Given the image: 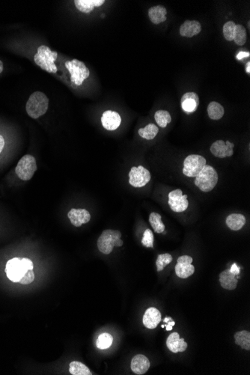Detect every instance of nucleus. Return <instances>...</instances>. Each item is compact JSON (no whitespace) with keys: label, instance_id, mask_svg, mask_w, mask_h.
<instances>
[{"label":"nucleus","instance_id":"1","mask_svg":"<svg viewBox=\"0 0 250 375\" xmlns=\"http://www.w3.org/2000/svg\"><path fill=\"white\" fill-rule=\"evenodd\" d=\"M33 261L29 258H12L6 264V275L12 282H19L29 270H33Z\"/></svg>","mask_w":250,"mask_h":375},{"label":"nucleus","instance_id":"2","mask_svg":"<svg viewBox=\"0 0 250 375\" xmlns=\"http://www.w3.org/2000/svg\"><path fill=\"white\" fill-rule=\"evenodd\" d=\"M49 107V99L47 95L42 92H36L30 95L26 110L27 114L33 119H39L44 116L48 111Z\"/></svg>","mask_w":250,"mask_h":375},{"label":"nucleus","instance_id":"3","mask_svg":"<svg viewBox=\"0 0 250 375\" xmlns=\"http://www.w3.org/2000/svg\"><path fill=\"white\" fill-rule=\"evenodd\" d=\"M57 57V52L51 51L48 46L42 45L38 48L37 54L34 57V61L38 66L48 73L56 74L58 71L55 65Z\"/></svg>","mask_w":250,"mask_h":375},{"label":"nucleus","instance_id":"4","mask_svg":"<svg viewBox=\"0 0 250 375\" xmlns=\"http://www.w3.org/2000/svg\"><path fill=\"white\" fill-rule=\"evenodd\" d=\"M121 237L122 233L118 230H104L98 240V247L100 252L109 255L113 252V248L122 246L124 243L121 240Z\"/></svg>","mask_w":250,"mask_h":375},{"label":"nucleus","instance_id":"5","mask_svg":"<svg viewBox=\"0 0 250 375\" xmlns=\"http://www.w3.org/2000/svg\"><path fill=\"white\" fill-rule=\"evenodd\" d=\"M217 182V172L209 165H205L201 169V172L195 177V186L204 193L213 190Z\"/></svg>","mask_w":250,"mask_h":375},{"label":"nucleus","instance_id":"6","mask_svg":"<svg viewBox=\"0 0 250 375\" xmlns=\"http://www.w3.org/2000/svg\"><path fill=\"white\" fill-rule=\"evenodd\" d=\"M36 170H37V163H36V158L30 154L24 155L18 162L15 168L16 175L22 181H30L33 178Z\"/></svg>","mask_w":250,"mask_h":375},{"label":"nucleus","instance_id":"7","mask_svg":"<svg viewBox=\"0 0 250 375\" xmlns=\"http://www.w3.org/2000/svg\"><path fill=\"white\" fill-rule=\"evenodd\" d=\"M65 67L71 75V80L77 86H80L85 80L90 75L89 69L83 62L78 60H73L65 63Z\"/></svg>","mask_w":250,"mask_h":375},{"label":"nucleus","instance_id":"8","mask_svg":"<svg viewBox=\"0 0 250 375\" xmlns=\"http://www.w3.org/2000/svg\"><path fill=\"white\" fill-rule=\"evenodd\" d=\"M205 165L206 160L202 156L191 154L184 160L183 173L185 176L189 178H195Z\"/></svg>","mask_w":250,"mask_h":375},{"label":"nucleus","instance_id":"9","mask_svg":"<svg viewBox=\"0 0 250 375\" xmlns=\"http://www.w3.org/2000/svg\"><path fill=\"white\" fill-rule=\"evenodd\" d=\"M151 180V174L148 169L142 166L132 167L129 172V183L133 187H145Z\"/></svg>","mask_w":250,"mask_h":375},{"label":"nucleus","instance_id":"10","mask_svg":"<svg viewBox=\"0 0 250 375\" xmlns=\"http://www.w3.org/2000/svg\"><path fill=\"white\" fill-rule=\"evenodd\" d=\"M171 209L174 212H184L189 206L187 195H183V192L180 189L170 192L168 200Z\"/></svg>","mask_w":250,"mask_h":375},{"label":"nucleus","instance_id":"11","mask_svg":"<svg viewBox=\"0 0 250 375\" xmlns=\"http://www.w3.org/2000/svg\"><path fill=\"white\" fill-rule=\"evenodd\" d=\"M193 261L192 257L188 255H182L178 259V263L175 266V273L181 279H187L192 276L195 272V267L192 265Z\"/></svg>","mask_w":250,"mask_h":375},{"label":"nucleus","instance_id":"12","mask_svg":"<svg viewBox=\"0 0 250 375\" xmlns=\"http://www.w3.org/2000/svg\"><path fill=\"white\" fill-rule=\"evenodd\" d=\"M103 127L107 131H115L122 123V118L117 112L107 110L101 117Z\"/></svg>","mask_w":250,"mask_h":375},{"label":"nucleus","instance_id":"13","mask_svg":"<svg viewBox=\"0 0 250 375\" xmlns=\"http://www.w3.org/2000/svg\"><path fill=\"white\" fill-rule=\"evenodd\" d=\"M161 313L157 308L151 307L145 311L143 316V324L148 329H153L157 327L161 321Z\"/></svg>","mask_w":250,"mask_h":375},{"label":"nucleus","instance_id":"14","mask_svg":"<svg viewBox=\"0 0 250 375\" xmlns=\"http://www.w3.org/2000/svg\"><path fill=\"white\" fill-rule=\"evenodd\" d=\"M68 218L73 225L80 227L89 223L91 220L90 213L85 209H71L68 214Z\"/></svg>","mask_w":250,"mask_h":375},{"label":"nucleus","instance_id":"15","mask_svg":"<svg viewBox=\"0 0 250 375\" xmlns=\"http://www.w3.org/2000/svg\"><path fill=\"white\" fill-rule=\"evenodd\" d=\"M150 361L146 356L142 354H138L132 359L131 367L132 371L136 374H144L149 369Z\"/></svg>","mask_w":250,"mask_h":375},{"label":"nucleus","instance_id":"16","mask_svg":"<svg viewBox=\"0 0 250 375\" xmlns=\"http://www.w3.org/2000/svg\"><path fill=\"white\" fill-rule=\"evenodd\" d=\"M181 107L187 113L196 111L199 104V98L195 92H187L181 98Z\"/></svg>","mask_w":250,"mask_h":375},{"label":"nucleus","instance_id":"17","mask_svg":"<svg viewBox=\"0 0 250 375\" xmlns=\"http://www.w3.org/2000/svg\"><path fill=\"white\" fill-rule=\"evenodd\" d=\"M166 346L172 353H176L185 351L187 348V343L185 342L184 338H180L178 332H173L168 337Z\"/></svg>","mask_w":250,"mask_h":375},{"label":"nucleus","instance_id":"18","mask_svg":"<svg viewBox=\"0 0 250 375\" xmlns=\"http://www.w3.org/2000/svg\"><path fill=\"white\" fill-rule=\"evenodd\" d=\"M201 26L198 21H186L180 27V35L183 37L192 38L201 32Z\"/></svg>","mask_w":250,"mask_h":375},{"label":"nucleus","instance_id":"19","mask_svg":"<svg viewBox=\"0 0 250 375\" xmlns=\"http://www.w3.org/2000/svg\"><path fill=\"white\" fill-rule=\"evenodd\" d=\"M210 150L213 156L219 157V158L231 157L234 154L233 149H231L227 145H225L223 140H217V141L214 142L210 146Z\"/></svg>","mask_w":250,"mask_h":375},{"label":"nucleus","instance_id":"20","mask_svg":"<svg viewBox=\"0 0 250 375\" xmlns=\"http://www.w3.org/2000/svg\"><path fill=\"white\" fill-rule=\"evenodd\" d=\"M238 278V276L231 273L229 269H227L219 274V282L222 288L231 291L237 288Z\"/></svg>","mask_w":250,"mask_h":375},{"label":"nucleus","instance_id":"21","mask_svg":"<svg viewBox=\"0 0 250 375\" xmlns=\"http://www.w3.org/2000/svg\"><path fill=\"white\" fill-rule=\"evenodd\" d=\"M167 10L164 6H157L151 7L148 10V16L151 22L154 24H160L166 21Z\"/></svg>","mask_w":250,"mask_h":375},{"label":"nucleus","instance_id":"22","mask_svg":"<svg viewBox=\"0 0 250 375\" xmlns=\"http://www.w3.org/2000/svg\"><path fill=\"white\" fill-rule=\"evenodd\" d=\"M104 0H75L76 8L83 13H91L95 7H100L104 4Z\"/></svg>","mask_w":250,"mask_h":375},{"label":"nucleus","instance_id":"23","mask_svg":"<svg viewBox=\"0 0 250 375\" xmlns=\"http://www.w3.org/2000/svg\"><path fill=\"white\" fill-rule=\"evenodd\" d=\"M246 217L240 214H231L226 218V225L233 231L241 229L246 224Z\"/></svg>","mask_w":250,"mask_h":375},{"label":"nucleus","instance_id":"24","mask_svg":"<svg viewBox=\"0 0 250 375\" xmlns=\"http://www.w3.org/2000/svg\"><path fill=\"white\" fill-rule=\"evenodd\" d=\"M207 113L212 120H219L224 116L225 110L223 107L216 101L210 102L207 106Z\"/></svg>","mask_w":250,"mask_h":375},{"label":"nucleus","instance_id":"25","mask_svg":"<svg viewBox=\"0 0 250 375\" xmlns=\"http://www.w3.org/2000/svg\"><path fill=\"white\" fill-rule=\"evenodd\" d=\"M235 344L240 346L244 350H250V332L248 331L243 330L236 332L234 335Z\"/></svg>","mask_w":250,"mask_h":375},{"label":"nucleus","instance_id":"26","mask_svg":"<svg viewBox=\"0 0 250 375\" xmlns=\"http://www.w3.org/2000/svg\"><path fill=\"white\" fill-rule=\"evenodd\" d=\"M158 132L159 128L154 124H148L145 128L139 130V135L145 140H151L155 138Z\"/></svg>","mask_w":250,"mask_h":375},{"label":"nucleus","instance_id":"27","mask_svg":"<svg viewBox=\"0 0 250 375\" xmlns=\"http://www.w3.org/2000/svg\"><path fill=\"white\" fill-rule=\"evenodd\" d=\"M69 371L72 375H92L90 370L84 364L77 361L70 363Z\"/></svg>","mask_w":250,"mask_h":375},{"label":"nucleus","instance_id":"28","mask_svg":"<svg viewBox=\"0 0 250 375\" xmlns=\"http://www.w3.org/2000/svg\"><path fill=\"white\" fill-rule=\"evenodd\" d=\"M160 214L152 212L149 216V223L156 233H163L165 231V225L161 220Z\"/></svg>","mask_w":250,"mask_h":375},{"label":"nucleus","instance_id":"29","mask_svg":"<svg viewBox=\"0 0 250 375\" xmlns=\"http://www.w3.org/2000/svg\"><path fill=\"white\" fill-rule=\"evenodd\" d=\"M154 119L159 126L161 128H166L168 124L172 122V117L170 113L166 110H158L154 115Z\"/></svg>","mask_w":250,"mask_h":375},{"label":"nucleus","instance_id":"30","mask_svg":"<svg viewBox=\"0 0 250 375\" xmlns=\"http://www.w3.org/2000/svg\"><path fill=\"white\" fill-rule=\"evenodd\" d=\"M233 40L234 41L236 45H239V46H243V45L246 44V28L243 26L236 25Z\"/></svg>","mask_w":250,"mask_h":375},{"label":"nucleus","instance_id":"31","mask_svg":"<svg viewBox=\"0 0 250 375\" xmlns=\"http://www.w3.org/2000/svg\"><path fill=\"white\" fill-rule=\"evenodd\" d=\"M113 338L110 333H102L99 335L97 340V347L101 350H105L109 348L113 344Z\"/></svg>","mask_w":250,"mask_h":375},{"label":"nucleus","instance_id":"32","mask_svg":"<svg viewBox=\"0 0 250 375\" xmlns=\"http://www.w3.org/2000/svg\"><path fill=\"white\" fill-rule=\"evenodd\" d=\"M172 261V256L170 254L165 253L159 255L156 261L157 270L158 272L162 271L166 265L170 264Z\"/></svg>","mask_w":250,"mask_h":375},{"label":"nucleus","instance_id":"33","mask_svg":"<svg viewBox=\"0 0 250 375\" xmlns=\"http://www.w3.org/2000/svg\"><path fill=\"white\" fill-rule=\"evenodd\" d=\"M235 27V23L233 22V21H228L224 24L222 32H223V36L225 40L228 41V42L233 41Z\"/></svg>","mask_w":250,"mask_h":375},{"label":"nucleus","instance_id":"34","mask_svg":"<svg viewBox=\"0 0 250 375\" xmlns=\"http://www.w3.org/2000/svg\"><path fill=\"white\" fill-rule=\"evenodd\" d=\"M142 243L147 248L154 247V234L150 229L145 230L142 237Z\"/></svg>","mask_w":250,"mask_h":375},{"label":"nucleus","instance_id":"35","mask_svg":"<svg viewBox=\"0 0 250 375\" xmlns=\"http://www.w3.org/2000/svg\"><path fill=\"white\" fill-rule=\"evenodd\" d=\"M35 279V273L33 270H29L27 273H25L22 279L19 281L20 284L22 285H29V284L32 283Z\"/></svg>","mask_w":250,"mask_h":375},{"label":"nucleus","instance_id":"36","mask_svg":"<svg viewBox=\"0 0 250 375\" xmlns=\"http://www.w3.org/2000/svg\"><path fill=\"white\" fill-rule=\"evenodd\" d=\"M249 56V52H243V51H240V52H239L238 54H237L236 59H237V60H242L243 59L247 58Z\"/></svg>","mask_w":250,"mask_h":375},{"label":"nucleus","instance_id":"37","mask_svg":"<svg viewBox=\"0 0 250 375\" xmlns=\"http://www.w3.org/2000/svg\"><path fill=\"white\" fill-rule=\"evenodd\" d=\"M229 270L230 271H231V273H232L233 274L235 275V276H237V275L240 274V268L237 267V265L235 264V263L232 264V266H231V267L229 269Z\"/></svg>","mask_w":250,"mask_h":375},{"label":"nucleus","instance_id":"38","mask_svg":"<svg viewBox=\"0 0 250 375\" xmlns=\"http://www.w3.org/2000/svg\"><path fill=\"white\" fill-rule=\"evenodd\" d=\"M175 323L173 320H170V322H168L167 324L164 325L166 327V330L170 331L172 330V327L175 326Z\"/></svg>","mask_w":250,"mask_h":375},{"label":"nucleus","instance_id":"39","mask_svg":"<svg viewBox=\"0 0 250 375\" xmlns=\"http://www.w3.org/2000/svg\"><path fill=\"white\" fill-rule=\"evenodd\" d=\"M5 147V140L3 136L0 135V153L3 151Z\"/></svg>","mask_w":250,"mask_h":375},{"label":"nucleus","instance_id":"40","mask_svg":"<svg viewBox=\"0 0 250 375\" xmlns=\"http://www.w3.org/2000/svg\"><path fill=\"white\" fill-rule=\"evenodd\" d=\"M225 145H227V146H228V147L231 148V149H234V143H230L228 140H227L226 142H225Z\"/></svg>","mask_w":250,"mask_h":375},{"label":"nucleus","instance_id":"41","mask_svg":"<svg viewBox=\"0 0 250 375\" xmlns=\"http://www.w3.org/2000/svg\"><path fill=\"white\" fill-rule=\"evenodd\" d=\"M246 72L247 74H250V62H248L246 65Z\"/></svg>","mask_w":250,"mask_h":375},{"label":"nucleus","instance_id":"42","mask_svg":"<svg viewBox=\"0 0 250 375\" xmlns=\"http://www.w3.org/2000/svg\"><path fill=\"white\" fill-rule=\"evenodd\" d=\"M169 320H172V317H166V318L163 320V322H165V323H168V322L169 321Z\"/></svg>","mask_w":250,"mask_h":375},{"label":"nucleus","instance_id":"43","mask_svg":"<svg viewBox=\"0 0 250 375\" xmlns=\"http://www.w3.org/2000/svg\"><path fill=\"white\" fill-rule=\"evenodd\" d=\"M3 62L0 61V74L3 72Z\"/></svg>","mask_w":250,"mask_h":375},{"label":"nucleus","instance_id":"44","mask_svg":"<svg viewBox=\"0 0 250 375\" xmlns=\"http://www.w3.org/2000/svg\"><path fill=\"white\" fill-rule=\"evenodd\" d=\"M161 327H162V328H164V327H165V326H164V325H162V326H161Z\"/></svg>","mask_w":250,"mask_h":375},{"label":"nucleus","instance_id":"45","mask_svg":"<svg viewBox=\"0 0 250 375\" xmlns=\"http://www.w3.org/2000/svg\"><path fill=\"white\" fill-rule=\"evenodd\" d=\"M248 27H249V22H248Z\"/></svg>","mask_w":250,"mask_h":375}]
</instances>
